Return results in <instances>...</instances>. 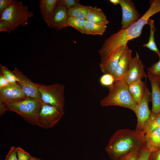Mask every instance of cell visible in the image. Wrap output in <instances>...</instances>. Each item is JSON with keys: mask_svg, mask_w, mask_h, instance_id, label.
<instances>
[{"mask_svg": "<svg viewBox=\"0 0 160 160\" xmlns=\"http://www.w3.org/2000/svg\"><path fill=\"white\" fill-rule=\"evenodd\" d=\"M160 12V0H154L145 14L129 27L121 29L107 38L98 50L100 63L107 61L121 46L127 44L130 40L139 37L143 27L148 24L150 18Z\"/></svg>", "mask_w": 160, "mask_h": 160, "instance_id": "cell-1", "label": "cell"}, {"mask_svg": "<svg viewBox=\"0 0 160 160\" xmlns=\"http://www.w3.org/2000/svg\"><path fill=\"white\" fill-rule=\"evenodd\" d=\"M145 144L144 135L135 130L120 129L111 136L105 150L111 159L116 160L130 153L138 152Z\"/></svg>", "mask_w": 160, "mask_h": 160, "instance_id": "cell-2", "label": "cell"}, {"mask_svg": "<svg viewBox=\"0 0 160 160\" xmlns=\"http://www.w3.org/2000/svg\"><path fill=\"white\" fill-rule=\"evenodd\" d=\"M102 106H117L129 108L135 112L137 104L131 94L128 85L124 80H115L109 87L108 95L100 101Z\"/></svg>", "mask_w": 160, "mask_h": 160, "instance_id": "cell-3", "label": "cell"}, {"mask_svg": "<svg viewBox=\"0 0 160 160\" xmlns=\"http://www.w3.org/2000/svg\"><path fill=\"white\" fill-rule=\"evenodd\" d=\"M43 103L41 100L27 97L17 101L0 105V116L7 111H13L19 114L28 123L36 125Z\"/></svg>", "mask_w": 160, "mask_h": 160, "instance_id": "cell-4", "label": "cell"}, {"mask_svg": "<svg viewBox=\"0 0 160 160\" xmlns=\"http://www.w3.org/2000/svg\"><path fill=\"white\" fill-rule=\"evenodd\" d=\"M34 15L33 12L29 11L28 7L23 5L22 1L11 0L10 6L0 16V21L8 23L10 33L20 25L27 26L29 19Z\"/></svg>", "mask_w": 160, "mask_h": 160, "instance_id": "cell-5", "label": "cell"}, {"mask_svg": "<svg viewBox=\"0 0 160 160\" xmlns=\"http://www.w3.org/2000/svg\"><path fill=\"white\" fill-rule=\"evenodd\" d=\"M43 103L64 109L65 87L58 83L51 85L36 83Z\"/></svg>", "mask_w": 160, "mask_h": 160, "instance_id": "cell-6", "label": "cell"}, {"mask_svg": "<svg viewBox=\"0 0 160 160\" xmlns=\"http://www.w3.org/2000/svg\"><path fill=\"white\" fill-rule=\"evenodd\" d=\"M64 114V109L43 103L39 112L36 125L48 129L53 127Z\"/></svg>", "mask_w": 160, "mask_h": 160, "instance_id": "cell-7", "label": "cell"}, {"mask_svg": "<svg viewBox=\"0 0 160 160\" xmlns=\"http://www.w3.org/2000/svg\"><path fill=\"white\" fill-rule=\"evenodd\" d=\"M151 100V93L146 86L143 98L140 103L137 105L135 112L137 119L135 130L142 134L151 113L148 106V103Z\"/></svg>", "mask_w": 160, "mask_h": 160, "instance_id": "cell-8", "label": "cell"}, {"mask_svg": "<svg viewBox=\"0 0 160 160\" xmlns=\"http://www.w3.org/2000/svg\"><path fill=\"white\" fill-rule=\"evenodd\" d=\"M145 66L137 52L131 60L124 80L128 85L146 77Z\"/></svg>", "mask_w": 160, "mask_h": 160, "instance_id": "cell-9", "label": "cell"}, {"mask_svg": "<svg viewBox=\"0 0 160 160\" xmlns=\"http://www.w3.org/2000/svg\"><path fill=\"white\" fill-rule=\"evenodd\" d=\"M119 4L122 10V29L127 28L141 17L133 1L131 0H120Z\"/></svg>", "mask_w": 160, "mask_h": 160, "instance_id": "cell-10", "label": "cell"}, {"mask_svg": "<svg viewBox=\"0 0 160 160\" xmlns=\"http://www.w3.org/2000/svg\"><path fill=\"white\" fill-rule=\"evenodd\" d=\"M27 97L17 83H10L0 90L1 105L17 101Z\"/></svg>", "mask_w": 160, "mask_h": 160, "instance_id": "cell-11", "label": "cell"}, {"mask_svg": "<svg viewBox=\"0 0 160 160\" xmlns=\"http://www.w3.org/2000/svg\"><path fill=\"white\" fill-rule=\"evenodd\" d=\"M13 72L19 79L20 81L17 83L25 95L27 97L41 100L40 94L36 83L32 81L16 67L15 68Z\"/></svg>", "mask_w": 160, "mask_h": 160, "instance_id": "cell-12", "label": "cell"}, {"mask_svg": "<svg viewBox=\"0 0 160 160\" xmlns=\"http://www.w3.org/2000/svg\"><path fill=\"white\" fill-rule=\"evenodd\" d=\"M68 17V9L57 2L48 26L57 31L69 27L67 22Z\"/></svg>", "mask_w": 160, "mask_h": 160, "instance_id": "cell-13", "label": "cell"}, {"mask_svg": "<svg viewBox=\"0 0 160 160\" xmlns=\"http://www.w3.org/2000/svg\"><path fill=\"white\" fill-rule=\"evenodd\" d=\"M147 76L151 83V100L152 103L151 112H160V77L156 76L148 72Z\"/></svg>", "mask_w": 160, "mask_h": 160, "instance_id": "cell-14", "label": "cell"}, {"mask_svg": "<svg viewBox=\"0 0 160 160\" xmlns=\"http://www.w3.org/2000/svg\"><path fill=\"white\" fill-rule=\"evenodd\" d=\"M132 50L128 45L120 57L114 73L115 80H124L127 72L130 61L132 58Z\"/></svg>", "mask_w": 160, "mask_h": 160, "instance_id": "cell-15", "label": "cell"}, {"mask_svg": "<svg viewBox=\"0 0 160 160\" xmlns=\"http://www.w3.org/2000/svg\"><path fill=\"white\" fill-rule=\"evenodd\" d=\"M127 45L123 46L119 48L106 62L100 63V69L103 73L113 75L120 58L124 52Z\"/></svg>", "mask_w": 160, "mask_h": 160, "instance_id": "cell-16", "label": "cell"}, {"mask_svg": "<svg viewBox=\"0 0 160 160\" xmlns=\"http://www.w3.org/2000/svg\"><path fill=\"white\" fill-rule=\"evenodd\" d=\"M58 0H40L39 7L44 20L49 24Z\"/></svg>", "mask_w": 160, "mask_h": 160, "instance_id": "cell-17", "label": "cell"}, {"mask_svg": "<svg viewBox=\"0 0 160 160\" xmlns=\"http://www.w3.org/2000/svg\"><path fill=\"white\" fill-rule=\"evenodd\" d=\"M86 21L98 25H107L109 23L105 15L100 8L90 6L85 18Z\"/></svg>", "mask_w": 160, "mask_h": 160, "instance_id": "cell-18", "label": "cell"}, {"mask_svg": "<svg viewBox=\"0 0 160 160\" xmlns=\"http://www.w3.org/2000/svg\"><path fill=\"white\" fill-rule=\"evenodd\" d=\"M146 86L142 80L128 85L129 92L137 105L140 103L143 98Z\"/></svg>", "mask_w": 160, "mask_h": 160, "instance_id": "cell-19", "label": "cell"}, {"mask_svg": "<svg viewBox=\"0 0 160 160\" xmlns=\"http://www.w3.org/2000/svg\"><path fill=\"white\" fill-rule=\"evenodd\" d=\"M145 145L152 149L160 147V127L146 133L145 135Z\"/></svg>", "mask_w": 160, "mask_h": 160, "instance_id": "cell-20", "label": "cell"}, {"mask_svg": "<svg viewBox=\"0 0 160 160\" xmlns=\"http://www.w3.org/2000/svg\"><path fill=\"white\" fill-rule=\"evenodd\" d=\"M150 28L149 37L148 42L144 44L143 47H146L151 50L153 51L160 57V52L157 47L155 41V33L156 31L154 21L150 19L148 22Z\"/></svg>", "mask_w": 160, "mask_h": 160, "instance_id": "cell-21", "label": "cell"}, {"mask_svg": "<svg viewBox=\"0 0 160 160\" xmlns=\"http://www.w3.org/2000/svg\"><path fill=\"white\" fill-rule=\"evenodd\" d=\"M159 127H160V112L154 113L151 112L142 134L144 135L146 133Z\"/></svg>", "mask_w": 160, "mask_h": 160, "instance_id": "cell-22", "label": "cell"}, {"mask_svg": "<svg viewBox=\"0 0 160 160\" xmlns=\"http://www.w3.org/2000/svg\"><path fill=\"white\" fill-rule=\"evenodd\" d=\"M90 7V6L83 5L80 4L68 10V16L85 19Z\"/></svg>", "mask_w": 160, "mask_h": 160, "instance_id": "cell-23", "label": "cell"}, {"mask_svg": "<svg viewBox=\"0 0 160 160\" xmlns=\"http://www.w3.org/2000/svg\"><path fill=\"white\" fill-rule=\"evenodd\" d=\"M107 28V25H98L86 21L84 25V28L87 35H103Z\"/></svg>", "mask_w": 160, "mask_h": 160, "instance_id": "cell-24", "label": "cell"}, {"mask_svg": "<svg viewBox=\"0 0 160 160\" xmlns=\"http://www.w3.org/2000/svg\"><path fill=\"white\" fill-rule=\"evenodd\" d=\"M86 20L85 19L68 17L67 22L69 27H72L81 33L87 34L84 28Z\"/></svg>", "mask_w": 160, "mask_h": 160, "instance_id": "cell-25", "label": "cell"}, {"mask_svg": "<svg viewBox=\"0 0 160 160\" xmlns=\"http://www.w3.org/2000/svg\"><path fill=\"white\" fill-rule=\"evenodd\" d=\"M0 73L4 76L10 83H18L20 81L13 71L1 64H0Z\"/></svg>", "mask_w": 160, "mask_h": 160, "instance_id": "cell-26", "label": "cell"}, {"mask_svg": "<svg viewBox=\"0 0 160 160\" xmlns=\"http://www.w3.org/2000/svg\"><path fill=\"white\" fill-rule=\"evenodd\" d=\"M155 149L150 148L145 145L138 151L136 160H149L151 153Z\"/></svg>", "mask_w": 160, "mask_h": 160, "instance_id": "cell-27", "label": "cell"}, {"mask_svg": "<svg viewBox=\"0 0 160 160\" xmlns=\"http://www.w3.org/2000/svg\"><path fill=\"white\" fill-rule=\"evenodd\" d=\"M115 81L114 76L109 73H104L100 80V83L102 85L109 87L113 84Z\"/></svg>", "mask_w": 160, "mask_h": 160, "instance_id": "cell-28", "label": "cell"}, {"mask_svg": "<svg viewBox=\"0 0 160 160\" xmlns=\"http://www.w3.org/2000/svg\"><path fill=\"white\" fill-rule=\"evenodd\" d=\"M159 57L158 61L148 68V72L154 76L160 77V57Z\"/></svg>", "mask_w": 160, "mask_h": 160, "instance_id": "cell-29", "label": "cell"}, {"mask_svg": "<svg viewBox=\"0 0 160 160\" xmlns=\"http://www.w3.org/2000/svg\"><path fill=\"white\" fill-rule=\"evenodd\" d=\"M58 2L68 10L80 4L78 0H58Z\"/></svg>", "mask_w": 160, "mask_h": 160, "instance_id": "cell-30", "label": "cell"}, {"mask_svg": "<svg viewBox=\"0 0 160 160\" xmlns=\"http://www.w3.org/2000/svg\"><path fill=\"white\" fill-rule=\"evenodd\" d=\"M16 151L18 160H29L31 156L21 148L17 147Z\"/></svg>", "mask_w": 160, "mask_h": 160, "instance_id": "cell-31", "label": "cell"}, {"mask_svg": "<svg viewBox=\"0 0 160 160\" xmlns=\"http://www.w3.org/2000/svg\"><path fill=\"white\" fill-rule=\"evenodd\" d=\"M16 148L15 146L11 147L6 157L5 160H18Z\"/></svg>", "mask_w": 160, "mask_h": 160, "instance_id": "cell-32", "label": "cell"}, {"mask_svg": "<svg viewBox=\"0 0 160 160\" xmlns=\"http://www.w3.org/2000/svg\"><path fill=\"white\" fill-rule=\"evenodd\" d=\"M11 0H0V16L11 5Z\"/></svg>", "mask_w": 160, "mask_h": 160, "instance_id": "cell-33", "label": "cell"}, {"mask_svg": "<svg viewBox=\"0 0 160 160\" xmlns=\"http://www.w3.org/2000/svg\"><path fill=\"white\" fill-rule=\"evenodd\" d=\"M138 152H133L122 156L116 160H136Z\"/></svg>", "mask_w": 160, "mask_h": 160, "instance_id": "cell-34", "label": "cell"}, {"mask_svg": "<svg viewBox=\"0 0 160 160\" xmlns=\"http://www.w3.org/2000/svg\"><path fill=\"white\" fill-rule=\"evenodd\" d=\"M149 160H160V147L152 151Z\"/></svg>", "mask_w": 160, "mask_h": 160, "instance_id": "cell-35", "label": "cell"}, {"mask_svg": "<svg viewBox=\"0 0 160 160\" xmlns=\"http://www.w3.org/2000/svg\"><path fill=\"white\" fill-rule=\"evenodd\" d=\"M9 23L4 20L0 21V31L6 32L9 33Z\"/></svg>", "mask_w": 160, "mask_h": 160, "instance_id": "cell-36", "label": "cell"}, {"mask_svg": "<svg viewBox=\"0 0 160 160\" xmlns=\"http://www.w3.org/2000/svg\"><path fill=\"white\" fill-rule=\"evenodd\" d=\"M10 83L4 76L0 73V90L8 85Z\"/></svg>", "mask_w": 160, "mask_h": 160, "instance_id": "cell-37", "label": "cell"}, {"mask_svg": "<svg viewBox=\"0 0 160 160\" xmlns=\"http://www.w3.org/2000/svg\"><path fill=\"white\" fill-rule=\"evenodd\" d=\"M109 1L114 5H116L119 4L120 0H110Z\"/></svg>", "mask_w": 160, "mask_h": 160, "instance_id": "cell-38", "label": "cell"}, {"mask_svg": "<svg viewBox=\"0 0 160 160\" xmlns=\"http://www.w3.org/2000/svg\"><path fill=\"white\" fill-rule=\"evenodd\" d=\"M29 160H42L38 158L31 156Z\"/></svg>", "mask_w": 160, "mask_h": 160, "instance_id": "cell-39", "label": "cell"}, {"mask_svg": "<svg viewBox=\"0 0 160 160\" xmlns=\"http://www.w3.org/2000/svg\"><path fill=\"white\" fill-rule=\"evenodd\" d=\"M159 87H160V82H159Z\"/></svg>", "mask_w": 160, "mask_h": 160, "instance_id": "cell-40", "label": "cell"}]
</instances>
